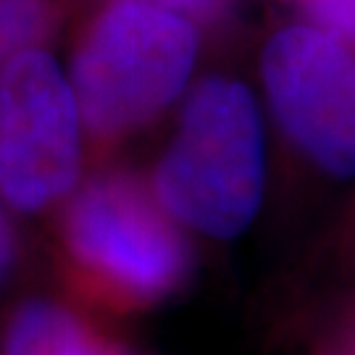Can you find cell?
<instances>
[{
    "label": "cell",
    "instance_id": "cell-1",
    "mask_svg": "<svg viewBox=\"0 0 355 355\" xmlns=\"http://www.w3.org/2000/svg\"><path fill=\"white\" fill-rule=\"evenodd\" d=\"M198 55L195 24L140 0H108L71 55L69 85L92 148L140 132L182 95Z\"/></svg>",
    "mask_w": 355,
    "mask_h": 355
},
{
    "label": "cell",
    "instance_id": "cell-7",
    "mask_svg": "<svg viewBox=\"0 0 355 355\" xmlns=\"http://www.w3.org/2000/svg\"><path fill=\"white\" fill-rule=\"evenodd\" d=\"M74 0H0V66L40 48L66 19Z\"/></svg>",
    "mask_w": 355,
    "mask_h": 355
},
{
    "label": "cell",
    "instance_id": "cell-4",
    "mask_svg": "<svg viewBox=\"0 0 355 355\" xmlns=\"http://www.w3.org/2000/svg\"><path fill=\"white\" fill-rule=\"evenodd\" d=\"M85 127L74 89L51 53L29 48L0 66V198L42 214L76 187Z\"/></svg>",
    "mask_w": 355,
    "mask_h": 355
},
{
    "label": "cell",
    "instance_id": "cell-2",
    "mask_svg": "<svg viewBox=\"0 0 355 355\" xmlns=\"http://www.w3.org/2000/svg\"><path fill=\"white\" fill-rule=\"evenodd\" d=\"M263 171V127L250 92L216 76L187 98L150 190L174 221L224 240L253 221Z\"/></svg>",
    "mask_w": 355,
    "mask_h": 355
},
{
    "label": "cell",
    "instance_id": "cell-3",
    "mask_svg": "<svg viewBox=\"0 0 355 355\" xmlns=\"http://www.w3.org/2000/svg\"><path fill=\"white\" fill-rule=\"evenodd\" d=\"M61 253L76 290L129 311L177 290L190 263L177 221L142 179L127 171L87 182L61 216Z\"/></svg>",
    "mask_w": 355,
    "mask_h": 355
},
{
    "label": "cell",
    "instance_id": "cell-11",
    "mask_svg": "<svg viewBox=\"0 0 355 355\" xmlns=\"http://www.w3.org/2000/svg\"><path fill=\"white\" fill-rule=\"evenodd\" d=\"M103 355H132L129 350H124L121 345H116V343H105V353Z\"/></svg>",
    "mask_w": 355,
    "mask_h": 355
},
{
    "label": "cell",
    "instance_id": "cell-6",
    "mask_svg": "<svg viewBox=\"0 0 355 355\" xmlns=\"http://www.w3.org/2000/svg\"><path fill=\"white\" fill-rule=\"evenodd\" d=\"M105 343L71 308L35 297L11 313L0 337V355H103Z\"/></svg>",
    "mask_w": 355,
    "mask_h": 355
},
{
    "label": "cell",
    "instance_id": "cell-5",
    "mask_svg": "<svg viewBox=\"0 0 355 355\" xmlns=\"http://www.w3.org/2000/svg\"><path fill=\"white\" fill-rule=\"evenodd\" d=\"M261 71L297 150L329 174H355V53L313 24L284 26L268 40Z\"/></svg>",
    "mask_w": 355,
    "mask_h": 355
},
{
    "label": "cell",
    "instance_id": "cell-8",
    "mask_svg": "<svg viewBox=\"0 0 355 355\" xmlns=\"http://www.w3.org/2000/svg\"><path fill=\"white\" fill-rule=\"evenodd\" d=\"M316 29L355 53V0H297Z\"/></svg>",
    "mask_w": 355,
    "mask_h": 355
},
{
    "label": "cell",
    "instance_id": "cell-9",
    "mask_svg": "<svg viewBox=\"0 0 355 355\" xmlns=\"http://www.w3.org/2000/svg\"><path fill=\"white\" fill-rule=\"evenodd\" d=\"M140 3L177 13L195 26L216 24V21L227 19L229 8H232V0H140Z\"/></svg>",
    "mask_w": 355,
    "mask_h": 355
},
{
    "label": "cell",
    "instance_id": "cell-10",
    "mask_svg": "<svg viewBox=\"0 0 355 355\" xmlns=\"http://www.w3.org/2000/svg\"><path fill=\"white\" fill-rule=\"evenodd\" d=\"M8 205L0 198V290L11 277V268L16 263V234H13L11 218H8Z\"/></svg>",
    "mask_w": 355,
    "mask_h": 355
}]
</instances>
